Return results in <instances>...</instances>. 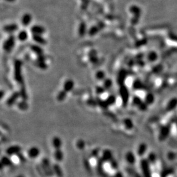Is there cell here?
<instances>
[{
  "mask_svg": "<svg viewBox=\"0 0 177 177\" xmlns=\"http://www.w3.org/2000/svg\"><path fill=\"white\" fill-rule=\"evenodd\" d=\"M158 54L155 51H151L147 54V60L150 62H155L158 59Z\"/></svg>",
  "mask_w": 177,
  "mask_h": 177,
  "instance_id": "cell-32",
  "label": "cell"
},
{
  "mask_svg": "<svg viewBox=\"0 0 177 177\" xmlns=\"http://www.w3.org/2000/svg\"><path fill=\"white\" fill-rule=\"evenodd\" d=\"M33 40L35 42L40 45H45L46 44V41L42 36V35H33Z\"/></svg>",
  "mask_w": 177,
  "mask_h": 177,
  "instance_id": "cell-28",
  "label": "cell"
},
{
  "mask_svg": "<svg viewBox=\"0 0 177 177\" xmlns=\"http://www.w3.org/2000/svg\"><path fill=\"white\" fill-rule=\"evenodd\" d=\"M122 124L124 128L127 131H131L134 130L135 126L133 121L130 118H124L122 120Z\"/></svg>",
  "mask_w": 177,
  "mask_h": 177,
  "instance_id": "cell-14",
  "label": "cell"
},
{
  "mask_svg": "<svg viewBox=\"0 0 177 177\" xmlns=\"http://www.w3.org/2000/svg\"><path fill=\"white\" fill-rule=\"evenodd\" d=\"M4 94H5V93H4V91H1V93H0V96H1V99L3 97Z\"/></svg>",
  "mask_w": 177,
  "mask_h": 177,
  "instance_id": "cell-49",
  "label": "cell"
},
{
  "mask_svg": "<svg viewBox=\"0 0 177 177\" xmlns=\"http://www.w3.org/2000/svg\"><path fill=\"white\" fill-rule=\"evenodd\" d=\"M120 97L123 107H127L130 100V92L127 87L124 85H120L119 90Z\"/></svg>",
  "mask_w": 177,
  "mask_h": 177,
  "instance_id": "cell-3",
  "label": "cell"
},
{
  "mask_svg": "<svg viewBox=\"0 0 177 177\" xmlns=\"http://www.w3.org/2000/svg\"><path fill=\"white\" fill-rule=\"evenodd\" d=\"M87 31V27H86V25L84 23H81L80 25H79V33L80 36H83L85 34Z\"/></svg>",
  "mask_w": 177,
  "mask_h": 177,
  "instance_id": "cell-35",
  "label": "cell"
},
{
  "mask_svg": "<svg viewBox=\"0 0 177 177\" xmlns=\"http://www.w3.org/2000/svg\"><path fill=\"white\" fill-rule=\"evenodd\" d=\"M176 118H177V111H176Z\"/></svg>",
  "mask_w": 177,
  "mask_h": 177,
  "instance_id": "cell-53",
  "label": "cell"
},
{
  "mask_svg": "<svg viewBox=\"0 0 177 177\" xmlns=\"http://www.w3.org/2000/svg\"><path fill=\"white\" fill-rule=\"evenodd\" d=\"M40 154V150L37 147H32L28 151V155L31 159L37 158Z\"/></svg>",
  "mask_w": 177,
  "mask_h": 177,
  "instance_id": "cell-15",
  "label": "cell"
},
{
  "mask_svg": "<svg viewBox=\"0 0 177 177\" xmlns=\"http://www.w3.org/2000/svg\"><path fill=\"white\" fill-rule=\"evenodd\" d=\"M15 177H25V176L24 175L20 174V175H17V176H16Z\"/></svg>",
  "mask_w": 177,
  "mask_h": 177,
  "instance_id": "cell-51",
  "label": "cell"
},
{
  "mask_svg": "<svg viewBox=\"0 0 177 177\" xmlns=\"http://www.w3.org/2000/svg\"><path fill=\"white\" fill-rule=\"evenodd\" d=\"M174 171H175V175H176V177H177V166H175L174 168Z\"/></svg>",
  "mask_w": 177,
  "mask_h": 177,
  "instance_id": "cell-50",
  "label": "cell"
},
{
  "mask_svg": "<svg viewBox=\"0 0 177 177\" xmlns=\"http://www.w3.org/2000/svg\"><path fill=\"white\" fill-rule=\"evenodd\" d=\"M114 176V177H124V175L120 171H116V173Z\"/></svg>",
  "mask_w": 177,
  "mask_h": 177,
  "instance_id": "cell-48",
  "label": "cell"
},
{
  "mask_svg": "<svg viewBox=\"0 0 177 177\" xmlns=\"http://www.w3.org/2000/svg\"><path fill=\"white\" fill-rule=\"evenodd\" d=\"M84 164L85 169L87 170V171L91 172V166L90 164V162H89L88 159H84Z\"/></svg>",
  "mask_w": 177,
  "mask_h": 177,
  "instance_id": "cell-44",
  "label": "cell"
},
{
  "mask_svg": "<svg viewBox=\"0 0 177 177\" xmlns=\"http://www.w3.org/2000/svg\"><path fill=\"white\" fill-rule=\"evenodd\" d=\"M127 76V72L124 70L122 69L120 71L118 76V83L120 85H122L123 84V83L125 81V80L126 79Z\"/></svg>",
  "mask_w": 177,
  "mask_h": 177,
  "instance_id": "cell-21",
  "label": "cell"
},
{
  "mask_svg": "<svg viewBox=\"0 0 177 177\" xmlns=\"http://www.w3.org/2000/svg\"><path fill=\"white\" fill-rule=\"evenodd\" d=\"M21 147L19 145L11 146L9 147L6 150V154L9 157L13 155H17L19 153H21Z\"/></svg>",
  "mask_w": 177,
  "mask_h": 177,
  "instance_id": "cell-11",
  "label": "cell"
},
{
  "mask_svg": "<svg viewBox=\"0 0 177 177\" xmlns=\"http://www.w3.org/2000/svg\"><path fill=\"white\" fill-rule=\"evenodd\" d=\"M52 146L54 148V150H58L62 149L63 142H62V139L58 136H54L52 139Z\"/></svg>",
  "mask_w": 177,
  "mask_h": 177,
  "instance_id": "cell-19",
  "label": "cell"
},
{
  "mask_svg": "<svg viewBox=\"0 0 177 177\" xmlns=\"http://www.w3.org/2000/svg\"><path fill=\"white\" fill-rule=\"evenodd\" d=\"M30 49L33 53H35V54L37 55V56L43 54V52H44L43 49L38 45H36V44L31 45Z\"/></svg>",
  "mask_w": 177,
  "mask_h": 177,
  "instance_id": "cell-26",
  "label": "cell"
},
{
  "mask_svg": "<svg viewBox=\"0 0 177 177\" xmlns=\"http://www.w3.org/2000/svg\"><path fill=\"white\" fill-rule=\"evenodd\" d=\"M100 149L99 148H95L93 150H92L91 153V157L95 159H97L99 158V154H100Z\"/></svg>",
  "mask_w": 177,
  "mask_h": 177,
  "instance_id": "cell-38",
  "label": "cell"
},
{
  "mask_svg": "<svg viewBox=\"0 0 177 177\" xmlns=\"http://www.w3.org/2000/svg\"><path fill=\"white\" fill-rule=\"evenodd\" d=\"M67 93L65 91L64 89L60 91L59 93H58V95H57V100L58 101H63L65 100L67 97Z\"/></svg>",
  "mask_w": 177,
  "mask_h": 177,
  "instance_id": "cell-34",
  "label": "cell"
},
{
  "mask_svg": "<svg viewBox=\"0 0 177 177\" xmlns=\"http://www.w3.org/2000/svg\"><path fill=\"white\" fill-rule=\"evenodd\" d=\"M169 126H160L154 131V136L156 140L159 143H163L169 138Z\"/></svg>",
  "mask_w": 177,
  "mask_h": 177,
  "instance_id": "cell-1",
  "label": "cell"
},
{
  "mask_svg": "<svg viewBox=\"0 0 177 177\" xmlns=\"http://www.w3.org/2000/svg\"><path fill=\"white\" fill-rule=\"evenodd\" d=\"M41 167L42 169V171L47 177H52L54 175L53 165H51V163L48 158H42L41 163Z\"/></svg>",
  "mask_w": 177,
  "mask_h": 177,
  "instance_id": "cell-2",
  "label": "cell"
},
{
  "mask_svg": "<svg viewBox=\"0 0 177 177\" xmlns=\"http://www.w3.org/2000/svg\"><path fill=\"white\" fill-rule=\"evenodd\" d=\"M15 36L11 35L4 42L3 48L8 52H11L15 47Z\"/></svg>",
  "mask_w": 177,
  "mask_h": 177,
  "instance_id": "cell-7",
  "label": "cell"
},
{
  "mask_svg": "<svg viewBox=\"0 0 177 177\" xmlns=\"http://www.w3.org/2000/svg\"><path fill=\"white\" fill-rule=\"evenodd\" d=\"M106 88L103 86H97L95 89V93L97 95H101L106 92Z\"/></svg>",
  "mask_w": 177,
  "mask_h": 177,
  "instance_id": "cell-43",
  "label": "cell"
},
{
  "mask_svg": "<svg viewBox=\"0 0 177 177\" xmlns=\"http://www.w3.org/2000/svg\"><path fill=\"white\" fill-rule=\"evenodd\" d=\"M76 146L79 150H82L85 147V142L83 139H79L76 143Z\"/></svg>",
  "mask_w": 177,
  "mask_h": 177,
  "instance_id": "cell-37",
  "label": "cell"
},
{
  "mask_svg": "<svg viewBox=\"0 0 177 177\" xmlns=\"http://www.w3.org/2000/svg\"><path fill=\"white\" fill-rule=\"evenodd\" d=\"M110 164V166L111 168V169L114 170H117L119 168V165L118 163L116 161L115 158L112 159L110 162H109Z\"/></svg>",
  "mask_w": 177,
  "mask_h": 177,
  "instance_id": "cell-39",
  "label": "cell"
},
{
  "mask_svg": "<svg viewBox=\"0 0 177 177\" xmlns=\"http://www.w3.org/2000/svg\"><path fill=\"white\" fill-rule=\"evenodd\" d=\"M177 110V97L169 99L163 106V111L166 112H175Z\"/></svg>",
  "mask_w": 177,
  "mask_h": 177,
  "instance_id": "cell-5",
  "label": "cell"
},
{
  "mask_svg": "<svg viewBox=\"0 0 177 177\" xmlns=\"http://www.w3.org/2000/svg\"><path fill=\"white\" fill-rule=\"evenodd\" d=\"M54 158L55 160L58 162H61L63 161L64 158V154L62 149L55 150L54 152Z\"/></svg>",
  "mask_w": 177,
  "mask_h": 177,
  "instance_id": "cell-29",
  "label": "cell"
},
{
  "mask_svg": "<svg viewBox=\"0 0 177 177\" xmlns=\"http://www.w3.org/2000/svg\"><path fill=\"white\" fill-rule=\"evenodd\" d=\"M19 97H20V94H19V92H15V93H13L11 96L8 97V99L6 100V103L7 104V106L9 107H11L13 105H14Z\"/></svg>",
  "mask_w": 177,
  "mask_h": 177,
  "instance_id": "cell-13",
  "label": "cell"
},
{
  "mask_svg": "<svg viewBox=\"0 0 177 177\" xmlns=\"http://www.w3.org/2000/svg\"><path fill=\"white\" fill-rule=\"evenodd\" d=\"M28 38V33L25 30L19 31L17 35V39L21 42L25 41Z\"/></svg>",
  "mask_w": 177,
  "mask_h": 177,
  "instance_id": "cell-30",
  "label": "cell"
},
{
  "mask_svg": "<svg viewBox=\"0 0 177 177\" xmlns=\"http://www.w3.org/2000/svg\"><path fill=\"white\" fill-rule=\"evenodd\" d=\"M143 101L149 107L153 104L155 101V97L152 93H147L143 97Z\"/></svg>",
  "mask_w": 177,
  "mask_h": 177,
  "instance_id": "cell-17",
  "label": "cell"
},
{
  "mask_svg": "<svg viewBox=\"0 0 177 177\" xmlns=\"http://www.w3.org/2000/svg\"><path fill=\"white\" fill-rule=\"evenodd\" d=\"M169 138L177 140V119L174 120L169 126Z\"/></svg>",
  "mask_w": 177,
  "mask_h": 177,
  "instance_id": "cell-10",
  "label": "cell"
},
{
  "mask_svg": "<svg viewBox=\"0 0 177 177\" xmlns=\"http://www.w3.org/2000/svg\"><path fill=\"white\" fill-rule=\"evenodd\" d=\"M95 99H96V101H97V106L100 108H101L102 110H106L108 109V107H109V106L107 104V103L106 102V100H103V99H101V98H100L99 97H97Z\"/></svg>",
  "mask_w": 177,
  "mask_h": 177,
  "instance_id": "cell-27",
  "label": "cell"
},
{
  "mask_svg": "<svg viewBox=\"0 0 177 177\" xmlns=\"http://www.w3.org/2000/svg\"><path fill=\"white\" fill-rule=\"evenodd\" d=\"M105 100L109 106H114V104H115L116 101H117V98H116L115 95H110L106 97V99Z\"/></svg>",
  "mask_w": 177,
  "mask_h": 177,
  "instance_id": "cell-31",
  "label": "cell"
},
{
  "mask_svg": "<svg viewBox=\"0 0 177 177\" xmlns=\"http://www.w3.org/2000/svg\"><path fill=\"white\" fill-rule=\"evenodd\" d=\"M17 158L19 159V161L21 162H23V163H24V162H26L27 161V159H26V157L24 156V154H22L21 153H20L19 154H18L17 155Z\"/></svg>",
  "mask_w": 177,
  "mask_h": 177,
  "instance_id": "cell-45",
  "label": "cell"
},
{
  "mask_svg": "<svg viewBox=\"0 0 177 177\" xmlns=\"http://www.w3.org/2000/svg\"><path fill=\"white\" fill-rule=\"evenodd\" d=\"M17 106L20 110L24 111L27 110L28 108V104L27 101H25V100H23L22 101H19L17 104Z\"/></svg>",
  "mask_w": 177,
  "mask_h": 177,
  "instance_id": "cell-33",
  "label": "cell"
},
{
  "mask_svg": "<svg viewBox=\"0 0 177 177\" xmlns=\"http://www.w3.org/2000/svg\"><path fill=\"white\" fill-rule=\"evenodd\" d=\"M45 57L43 54L38 56V57H37V61L38 62H45Z\"/></svg>",
  "mask_w": 177,
  "mask_h": 177,
  "instance_id": "cell-47",
  "label": "cell"
},
{
  "mask_svg": "<svg viewBox=\"0 0 177 177\" xmlns=\"http://www.w3.org/2000/svg\"><path fill=\"white\" fill-rule=\"evenodd\" d=\"M130 12L134 15V18L131 20V23L133 25H136L138 23L139 20L140 19L141 13H142V10L136 5H132L130 8Z\"/></svg>",
  "mask_w": 177,
  "mask_h": 177,
  "instance_id": "cell-6",
  "label": "cell"
},
{
  "mask_svg": "<svg viewBox=\"0 0 177 177\" xmlns=\"http://www.w3.org/2000/svg\"><path fill=\"white\" fill-rule=\"evenodd\" d=\"M166 159L169 162H174L177 159V151L168 150L165 154Z\"/></svg>",
  "mask_w": 177,
  "mask_h": 177,
  "instance_id": "cell-16",
  "label": "cell"
},
{
  "mask_svg": "<svg viewBox=\"0 0 177 177\" xmlns=\"http://www.w3.org/2000/svg\"><path fill=\"white\" fill-rule=\"evenodd\" d=\"M31 32L33 35H42L45 33V28L39 25H35L31 28Z\"/></svg>",
  "mask_w": 177,
  "mask_h": 177,
  "instance_id": "cell-18",
  "label": "cell"
},
{
  "mask_svg": "<svg viewBox=\"0 0 177 177\" xmlns=\"http://www.w3.org/2000/svg\"><path fill=\"white\" fill-rule=\"evenodd\" d=\"M32 20V18L31 15L29 13H25L23 15L21 18V23L24 26L27 27L31 24Z\"/></svg>",
  "mask_w": 177,
  "mask_h": 177,
  "instance_id": "cell-24",
  "label": "cell"
},
{
  "mask_svg": "<svg viewBox=\"0 0 177 177\" xmlns=\"http://www.w3.org/2000/svg\"><path fill=\"white\" fill-rule=\"evenodd\" d=\"M99 30V28L97 26H93L89 29L88 34L92 36H95L98 33Z\"/></svg>",
  "mask_w": 177,
  "mask_h": 177,
  "instance_id": "cell-41",
  "label": "cell"
},
{
  "mask_svg": "<svg viewBox=\"0 0 177 177\" xmlns=\"http://www.w3.org/2000/svg\"><path fill=\"white\" fill-rule=\"evenodd\" d=\"M53 170L54 175L57 177H63V171L61 166L58 163H54L53 165Z\"/></svg>",
  "mask_w": 177,
  "mask_h": 177,
  "instance_id": "cell-23",
  "label": "cell"
},
{
  "mask_svg": "<svg viewBox=\"0 0 177 177\" xmlns=\"http://www.w3.org/2000/svg\"><path fill=\"white\" fill-rule=\"evenodd\" d=\"M148 146L145 143H140L136 148V153L135 154L138 160L146 159L147 155L149 153Z\"/></svg>",
  "mask_w": 177,
  "mask_h": 177,
  "instance_id": "cell-4",
  "label": "cell"
},
{
  "mask_svg": "<svg viewBox=\"0 0 177 177\" xmlns=\"http://www.w3.org/2000/svg\"><path fill=\"white\" fill-rule=\"evenodd\" d=\"M125 160L127 163V164H128L129 166L135 165L136 163H137L138 162V159L137 157L136 156L135 153L131 151H128L125 154L124 156Z\"/></svg>",
  "mask_w": 177,
  "mask_h": 177,
  "instance_id": "cell-9",
  "label": "cell"
},
{
  "mask_svg": "<svg viewBox=\"0 0 177 177\" xmlns=\"http://www.w3.org/2000/svg\"><path fill=\"white\" fill-rule=\"evenodd\" d=\"M38 67L39 68H40L41 69H46L47 66L46 64L45 63V62H38Z\"/></svg>",
  "mask_w": 177,
  "mask_h": 177,
  "instance_id": "cell-46",
  "label": "cell"
},
{
  "mask_svg": "<svg viewBox=\"0 0 177 177\" xmlns=\"http://www.w3.org/2000/svg\"><path fill=\"white\" fill-rule=\"evenodd\" d=\"M1 164L4 166V167H10L13 165V161L9 156L5 155L1 158Z\"/></svg>",
  "mask_w": 177,
  "mask_h": 177,
  "instance_id": "cell-25",
  "label": "cell"
},
{
  "mask_svg": "<svg viewBox=\"0 0 177 177\" xmlns=\"http://www.w3.org/2000/svg\"><path fill=\"white\" fill-rule=\"evenodd\" d=\"M6 1H8L9 2H13V1H15V0H6Z\"/></svg>",
  "mask_w": 177,
  "mask_h": 177,
  "instance_id": "cell-52",
  "label": "cell"
},
{
  "mask_svg": "<svg viewBox=\"0 0 177 177\" xmlns=\"http://www.w3.org/2000/svg\"><path fill=\"white\" fill-rule=\"evenodd\" d=\"M101 158H102V159L104 161L105 163H107V162L109 163L112 159L114 158L111 150L108 149H104L103 151Z\"/></svg>",
  "mask_w": 177,
  "mask_h": 177,
  "instance_id": "cell-12",
  "label": "cell"
},
{
  "mask_svg": "<svg viewBox=\"0 0 177 177\" xmlns=\"http://www.w3.org/2000/svg\"><path fill=\"white\" fill-rule=\"evenodd\" d=\"M19 27L16 24H10L4 27V31L8 33H12L17 31Z\"/></svg>",
  "mask_w": 177,
  "mask_h": 177,
  "instance_id": "cell-20",
  "label": "cell"
},
{
  "mask_svg": "<svg viewBox=\"0 0 177 177\" xmlns=\"http://www.w3.org/2000/svg\"><path fill=\"white\" fill-rule=\"evenodd\" d=\"M74 85L75 83L73 80H72L71 79H68L64 82L63 85V89L67 93H69L73 89Z\"/></svg>",
  "mask_w": 177,
  "mask_h": 177,
  "instance_id": "cell-22",
  "label": "cell"
},
{
  "mask_svg": "<svg viewBox=\"0 0 177 177\" xmlns=\"http://www.w3.org/2000/svg\"><path fill=\"white\" fill-rule=\"evenodd\" d=\"M87 104L91 107H96V106H97L96 99H93V98H89L88 99H87Z\"/></svg>",
  "mask_w": 177,
  "mask_h": 177,
  "instance_id": "cell-42",
  "label": "cell"
},
{
  "mask_svg": "<svg viewBox=\"0 0 177 177\" xmlns=\"http://www.w3.org/2000/svg\"><path fill=\"white\" fill-rule=\"evenodd\" d=\"M112 86V81L110 79H105L103 82V87L106 89L111 88Z\"/></svg>",
  "mask_w": 177,
  "mask_h": 177,
  "instance_id": "cell-40",
  "label": "cell"
},
{
  "mask_svg": "<svg viewBox=\"0 0 177 177\" xmlns=\"http://www.w3.org/2000/svg\"><path fill=\"white\" fill-rule=\"evenodd\" d=\"M21 66L22 63L19 60H16L15 63V79L17 83H23V78L21 75Z\"/></svg>",
  "mask_w": 177,
  "mask_h": 177,
  "instance_id": "cell-8",
  "label": "cell"
},
{
  "mask_svg": "<svg viewBox=\"0 0 177 177\" xmlns=\"http://www.w3.org/2000/svg\"><path fill=\"white\" fill-rule=\"evenodd\" d=\"M95 77L98 80H103L105 79L106 77V74L104 73V71L99 70L97 71L95 74Z\"/></svg>",
  "mask_w": 177,
  "mask_h": 177,
  "instance_id": "cell-36",
  "label": "cell"
}]
</instances>
